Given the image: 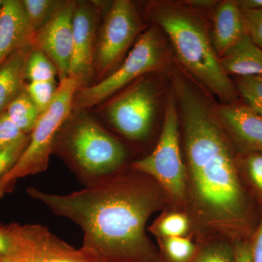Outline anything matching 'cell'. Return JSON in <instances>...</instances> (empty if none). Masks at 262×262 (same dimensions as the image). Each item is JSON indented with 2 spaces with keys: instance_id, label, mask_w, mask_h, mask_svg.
<instances>
[{
  "instance_id": "obj_1",
  "label": "cell",
  "mask_w": 262,
  "mask_h": 262,
  "mask_svg": "<svg viewBox=\"0 0 262 262\" xmlns=\"http://www.w3.org/2000/svg\"><path fill=\"white\" fill-rule=\"evenodd\" d=\"M31 196L83 231L82 249L103 262H162L145 226L158 201L134 184L103 183L67 194L32 189Z\"/></svg>"
},
{
  "instance_id": "obj_2",
  "label": "cell",
  "mask_w": 262,
  "mask_h": 262,
  "mask_svg": "<svg viewBox=\"0 0 262 262\" xmlns=\"http://www.w3.org/2000/svg\"><path fill=\"white\" fill-rule=\"evenodd\" d=\"M171 81L196 201L215 220L238 222L246 213V196L213 106L185 75L173 72Z\"/></svg>"
},
{
  "instance_id": "obj_3",
  "label": "cell",
  "mask_w": 262,
  "mask_h": 262,
  "mask_svg": "<svg viewBox=\"0 0 262 262\" xmlns=\"http://www.w3.org/2000/svg\"><path fill=\"white\" fill-rule=\"evenodd\" d=\"M157 27L168 36L174 53L187 73L222 103L235 102V85L221 64L204 18L187 4L161 2L149 8Z\"/></svg>"
},
{
  "instance_id": "obj_4",
  "label": "cell",
  "mask_w": 262,
  "mask_h": 262,
  "mask_svg": "<svg viewBox=\"0 0 262 262\" xmlns=\"http://www.w3.org/2000/svg\"><path fill=\"white\" fill-rule=\"evenodd\" d=\"M82 87L83 81L77 76H70L58 83L53 101L40 114L31 132L28 145L13 168L0 179V196L18 179L47 169L57 136L72 114L76 94Z\"/></svg>"
},
{
  "instance_id": "obj_5",
  "label": "cell",
  "mask_w": 262,
  "mask_h": 262,
  "mask_svg": "<svg viewBox=\"0 0 262 262\" xmlns=\"http://www.w3.org/2000/svg\"><path fill=\"white\" fill-rule=\"evenodd\" d=\"M165 60L166 51L160 28L152 26L141 33L121 64L111 75L77 91L73 112L82 113L101 104L146 74L159 70Z\"/></svg>"
},
{
  "instance_id": "obj_6",
  "label": "cell",
  "mask_w": 262,
  "mask_h": 262,
  "mask_svg": "<svg viewBox=\"0 0 262 262\" xmlns=\"http://www.w3.org/2000/svg\"><path fill=\"white\" fill-rule=\"evenodd\" d=\"M67 120L61 129L62 145L86 173L101 176L115 171L125 162L126 151L117 139L94 119L82 113Z\"/></svg>"
},
{
  "instance_id": "obj_7",
  "label": "cell",
  "mask_w": 262,
  "mask_h": 262,
  "mask_svg": "<svg viewBox=\"0 0 262 262\" xmlns=\"http://www.w3.org/2000/svg\"><path fill=\"white\" fill-rule=\"evenodd\" d=\"M142 29L140 15L132 2L115 0L111 3L98 30L95 49L97 82L111 75L121 64Z\"/></svg>"
},
{
  "instance_id": "obj_8",
  "label": "cell",
  "mask_w": 262,
  "mask_h": 262,
  "mask_svg": "<svg viewBox=\"0 0 262 262\" xmlns=\"http://www.w3.org/2000/svg\"><path fill=\"white\" fill-rule=\"evenodd\" d=\"M179 114L173 90L166 106L161 134L156 147L134 165L137 171L156 179L172 196L182 199L186 192V168L179 146Z\"/></svg>"
},
{
  "instance_id": "obj_9",
  "label": "cell",
  "mask_w": 262,
  "mask_h": 262,
  "mask_svg": "<svg viewBox=\"0 0 262 262\" xmlns=\"http://www.w3.org/2000/svg\"><path fill=\"white\" fill-rule=\"evenodd\" d=\"M115 96L105 108L108 122L127 139H144L152 126L159 103L158 86L144 76Z\"/></svg>"
},
{
  "instance_id": "obj_10",
  "label": "cell",
  "mask_w": 262,
  "mask_h": 262,
  "mask_svg": "<svg viewBox=\"0 0 262 262\" xmlns=\"http://www.w3.org/2000/svg\"><path fill=\"white\" fill-rule=\"evenodd\" d=\"M5 234L9 251L0 262H103L60 241L41 226H26Z\"/></svg>"
},
{
  "instance_id": "obj_11",
  "label": "cell",
  "mask_w": 262,
  "mask_h": 262,
  "mask_svg": "<svg viewBox=\"0 0 262 262\" xmlns=\"http://www.w3.org/2000/svg\"><path fill=\"white\" fill-rule=\"evenodd\" d=\"M75 5V1L62 2L53 17L35 33L33 42L55 65L59 82L70 76Z\"/></svg>"
},
{
  "instance_id": "obj_12",
  "label": "cell",
  "mask_w": 262,
  "mask_h": 262,
  "mask_svg": "<svg viewBox=\"0 0 262 262\" xmlns=\"http://www.w3.org/2000/svg\"><path fill=\"white\" fill-rule=\"evenodd\" d=\"M98 9L95 3L76 2L70 76H77L82 79L84 87L89 85L95 76L94 55L98 32Z\"/></svg>"
},
{
  "instance_id": "obj_13",
  "label": "cell",
  "mask_w": 262,
  "mask_h": 262,
  "mask_svg": "<svg viewBox=\"0 0 262 262\" xmlns=\"http://www.w3.org/2000/svg\"><path fill=\"white\" fill-rule=\"evenodd\" d=\"M213 113L236 140L248 149L262 151V116L238 103L213 106Z\"/></svg>"
},
{
  "instance_id": "obj_14",
  "label": "cell",
  "mask_w": 262,
  "mask_h": 262,
  "mask_svg": "<svg viewBox=\"0 0 262 262\" xmlns=\"http://www.w3.org/2000/svg\"><path fill=\"white\" fill-rule=\"evenodd\" d=\"M33 30L18 0H4L0 7V67L14 52L34 42Z\"/></svg>"
},
{
  "instance_id": "obj_15",
  "label": "cell",
  "mask_w": 262,
  "mask_h": 262,
  "mask_svg": "<svg viewBox=\"0 0 262 262\" xmlns=\"http://www.w3.org/2000/svg\"><path fill=\"white\" fill-rule=\"evenodd\" d=\"M210 34L213 48L220 58L247 35L246 20L237 1L225 0L216 5Z\"/></svg>"
},
{
  "instance_id": "obj_16",
  "label": "cell",
  "mask_w": 262,
  "mask_h": 262,
  "mask_svg": "<svg viewBox=\"0 0 262 262\" xmlns=\"http://www.w3.org/2000/svg\"><path fill=\"white\" fill-rule=\"evenodd\" d=\"M32 48L29 45L14 52L0 67V115L25 89L26 63Z\"/></svg>"
},
{
  "instance_id": "obj_17",
  "label": "cell",
  "mask_w": 262,
  "mask_h": 262,
  "mask_svg": "<svg viewBox=\"0 0 262 262\" xmlns=\"http://www.w3.org/2000/svg\"><path fill=\"white\" fill-rule=\"evenodd\" d=\"M220 62L228 75L262 77V50L253 42L248 34L224 55Z\"/></svg>"
},
{
  "instance_id": "obj_18",
  "label": "cell",
  "mask_w": 262,
  "mask_h": 262,
  "mask_svg": "<svg viewBox=\"0 0 262 262\" xmlns=\"http://www.w3.org/2000/svg\"><path fill=\"white\" fill-rule=\"evenodd\" d=\"M10 120L24 134L32 132L40 113L24 89L5 110Z\"/></svg>"
},
{
  "instance_id": "obj_19",
  "label": "cell",
  "mask_w": 262,
  "mask_h": 262,
  "mask_svg": "<svg viewBox=\"0 0 262 262\" xmlns=\"http://www.w3.org/2000/svg\"><path fill=\"white\" fill-rule=\"evenodd\" d=\"M56 67L42 51L33 46L26 63V80L30 82L56 81Z\"/></svg>"
},
{
  "instance_id": "obj_20",
  "label": "cell",
  "mask_w": 262,
  "mask_h": 262,
  "mask_svg": "<svg viewBox=\"0 0 262 262\" xmlns=\"http://www.w3.org/2000/svg\"><path fill=\"white\" fill-rule=\"evenodd\" d=\"M62 2L57 0H24V10L31 27L37 32L61 6Z\"/></svg>"
},
{
  "instance_id": "obj_21",
  "label": "cell",
  "mask_w": 262,
  "mask_h": 262,
  "mask_svg": "<svg viewBox=\"0 0 262 262\" xmlns=\"http://www.w3.org/2000/svg\"><path fill=\"white\" fill-rule=\"evenodd\" d=\"M235 87L246 106L262 116L261 76L238 77Z\"/></svg>"
},
{
  "instance_id": "obj_22",
  "label": "cell",
  "mask_w": 262,
  "mask_h": 262,
  "mask_svg": "<svg viewBox=\"0 0 262 262\" xmlns=\"http://www.w3.org/2000/svg\"><path fill=\"white\" fill-rule=\"evenodd\" d=\"M167 262H192L195 247L190 239L183 237H169L164 244Z\"/></svg>"
},
{
  "instance_id": "obj_23",
  "label": "cell",
  "mask_w": 262,
  "mask_h": 262,
  "mask_svg": "<svg viewBox=\"0 0 262 262\" xmlns=\"http://www.w3.org/2000/svg\"><path fill=\"white\" fill-rule=\"evenodd\" d=\"M58 86L56 81H37L29 82L25 90L41 114L51 104Z\"/></svg>"
},
{
  "instance_id": "obj_24",
  "label": "cell",
  "mask_w": 262,
  "mask_h": 262,
  "mask_svg": "<svg viewBox=\"0 0 262 262\" xmlns=\"http://www.w3.org/2000/svg\"><path fill=\"white\" fill-rule=\"evenodd\" d=\"M192 262H234V248L225 244H213L202 249Z\"/></svg>"
},
{
  "instance_id": "obj_25",
  "label": "cell",
  "mask_w": 262,
  "mask_h": 262,
  "mask_svg": "<svg viewBox=\"0 0 262 262\" xmlns=\"http://www.w3.org/2000/svg\"><path fill=\"white\" fill-rule=\"evenodd\" d=\"M189 228V222L185 215L172 213L165 216L160 222L158 230L162 235L169 237H182Z\"/></svg>"
},
{
  "instance_id": "obj_26",
  "label": "cell",
  "mask_w": 262,
  "mask_h": 262,
  "mask_svg": "<svg viewBox=\"0 0 262 262\" xmlns=\"http://www.w3.org/2000/svg\"><path fill=\"white\" fill-rule=\"evenodd\" d=\"M29 141V136L17 141L5 149H0V179L13 168L20 155L26 149Z\"/></svg>"
},
{
  "instance_id": "obj_27",
  "label": "cell",
  "mask_w": 262,
  "mask_h": 262,
  "mask_svg": "<svg viewBox=\"0 0 262 262\" xmlns=\"http://www.w3.org/2000/svg\"><path fill=\"white\" fill-rule=\"evenodd\" d=\"M26 136L27 134H24L15 125L6 112L0 115V149L15 144Z\"/></svg>"
},
{
  "instance_id": "obj_28",
  "label": "cell",
  "mask_w": 262,
  "mask_h": 262,
  "mask_svg": "<svg viewBox=\"0 0 262 262\" xmlns=\"http://www.w3.org/2000/svg\"><path fill=\"white\" fill-rule=\"evenodd\" d=\"M242 11L248 36L253 42L262 50V8L242 9Z\"/></svg>"
},
{
  "instance_id": "obj_29",
  "label": "cell",
  "mask_w": 262,
  "mask_h": 262,
  "mask_svg": "<svg viewBox=\"0 0 262 262\" xmlns=\"http://www.w3.org/2000/svg\"><path fill=\"white\" fill-rule=\"evenodd\" d=\"M247 166L253 182L262 191V153H256L248 157Z\"/></svg>"
},
{
  "instance_id": "obj_30",
  "label": "cell",
  "mask_w": 262,
  "mask_h": 262,
  "mask_svg": "<svg viewBox=\"0 0 262 262\" xmlns=\"http://www.w3.org/2000/svg\"><path fill=\"white\" fill-rule=\"evenodd\" d=\"M251 262H262V215L257 232L251 246Z\"/></svg>"
},
{
  "instance_id": "obj_31",
  "label": "cell",
  "mask_w": 262,
  "mask_h": 262,
  "mask_svg": "<svg viewBox=\"0 0 262 262\" xmlns=\"http://www.w3.org/2000/svg\"><path fill=\"white\" fill-rule=\"evenodd\" d=\"M234 262H251V245L239 242L234 248Z\"/></svg>"
},
{
  "instance_id": "obj_32",
  "label": "cell",
  "mask_w": 262,
  "mask_h": 262,
  "mask_svg": "<svg viewBox=\"0 0 262 262\" xmlns=\"http://www.w3.org/2000/svg\"><path fill=\"white\" fill-rule=\"evenodd\" d=\"M9 251V241L5 232L0 231V258L6 256Z\"/></svg>"
},
{
  "instance_id": "obj_33",
  "label": "cell",
  "mask_w": 262,
  "mask_h": 262,
  "mask_svg": "<svg viewBox=\"0 0 262 262\" xmlns=\"http://www.w3.org/2000/svg\"><path fill=\"white\" fill-rule=\"evenodd\" d=\"M242 9H253V8H262V0H243L237 1Z\"/></svg>"
},
{
  "instance_id": "obj_34",
  "label": "cell",
  "mask_w": 262,
  "mask_h": 262,
  "mask_svg": "<svg viewBox=\"0 0 262 262\" xmlns=\"http://www.w3.org/2000/svg\"><path fill=\"white\" fill-rule=\"evenodd\" d=\"M1 5H2V1H0V7H1Z\"/></svg>"
}]
</instances>
